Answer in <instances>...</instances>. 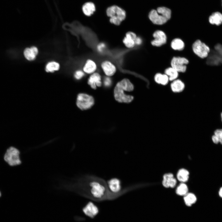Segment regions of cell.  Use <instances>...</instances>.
I'll return each instance as SVG.
<instances>
[{
    "instance_id": "277c9868",
    "label": "cell",
    "mask_w": 222,
    "mask_h": 222,
    "mask_svg": "<svg viewBox=\"0 0 222 222\" xmlns=\"http://www.w3.org/2000/svg\"><path fill=\"white\" fill-rule=\"evenodd\" d=\"M19 154V151L17 149L11 146L7 150L4 158L5 161L10 166L18 165L21 163Z\"/></svg>"
},
{
    "instance_id": "9c48e42d",
    "label": "cell",
    "mask_w": 222,
    "mask_h": 222,
    "mask_svg": "<svg viewBox=\"0 0 222 222\" xmlns=\"http://www.w3.org/2000/svg\"><path fill=\"white\" fill-rule=\"evenodd\" d=\"M206 60L207 64L210 66H217L222 64V56L215 50L209 53Z\"/></svg>"
},
{
    "instance_id": "4fadbf2b",
    "label": "cell",
    "mask_w": 222,
    "mask_h": 222,
    "mask_svg": "<svg viewBox=\"0 0 222 222\" xmlns=\"http://www.w3.org/2000/svg\"><path fill=\"white\" fill-rule=\"evenodd\" d=\"M83 210L85 215L91 218H94L99 212L97 207L91 202L88 203Z\"/></svg>"
},
{
    "instance_id": "7a4b0ae2",
    "label": "cell",
    "mask_w": 222,
    "mask_h": 222,
    "mask_svg": "<svg viewBox=\"0 0 222 222\" xmlns=\"http://www.w3.org/2000/svg\"><path fill=\"white\" fill-rule=\"evenodd\" d=\"M134 86L130 80L124 78L118 82L114 90L115 100L119 102L128 103L133 99V96L126 95L125 92H130L133 90Z\"/></svg>"
},
{
    "instance_id": "cb8c5ba5",
    "label": "cell",
    "mask_w": 222,
    "mask_h": 222,
    "mask_svg": "<svg viewBox=\"0 0 222 222\" xmlns=\"http://www.w3.org/2000/svg\"><path fill=\"white\" fill-rule=\"evenodd\" d=\"M165 74L168 77L170 81H173L177 79L178 76V72L172 67L166 68Z\"/></svg>"
},
{
    "instance_id": "d6a6232c",
    "label": "cell",
    "mask_w": 222,
    "mask_h": 222,
    "mask_svg": "<svg viewBox=\"0 0 222 222\" xmlns=\"http://www.w3.org/2000/svg\"><path fill=\"white\" fill-rule=\"evenodd\" d=\"M215 50L222 56V45L218 43L214 47Z\"/></svg>"
},
{
    "instance_id": "d4e9b609",
    "label": "cell",
    "mask_w": 222,
    "mask_h": 222,
    "mask_svg": "<svg viewBox=\"0 0 222 222\" xmlns=\"http://www.w3.org/2000/svg\"><path fill=\"white\" fill-rule=\"evenodd\" d=\"M188 191L187 185L185 183H181L177 187L175 192L177 195L184 196L188 193Z\"/></svg>"
},
{
    "instance_id": "ab89813d",
    "label": "cell",
    "mask_w": 222,
    "mask_h": 222,
    "mask_svg": "<svg viewBox=\"0 0 222 222\" xmlns=\"http://www.w3.org/2000/svg\"><path fill=\"white\" fill-rule=\"evenodd\" d=\"M1 196V192H0V197Z\"/></svg>"
},
{
    "instance_id": "ac0fdd59",
    "label": "cell",
    "mask_w": 222,
    "mask_h": 222,
    "mask_svg": "<svg viewBox=\"0 0 222 222\" xmlns=\"http://www.w3.org/2000/svg\"><path fill=\"white\" fill-rule=\"evenodd\" d=\"M208 20L211 24L219 26L222 23V14L218 12H214L209 16Z\"/></svg>"
},
{
    "instance_id": "74e56055",
    "label": "cell",
    "mask_w": 222,
    "mask_h": 222,
    "mask_svg": "<svg viewBox=\"0 0 222 222\" xmlns=\"http://www.w3.org/2000/svg\"><path fill=\"white\" fill-rule=\"evenodd\" d=\"M219 194L220 196L222 198V187H221L219 191Z\"/></svg>"
},
{
    "instance_id": "7402d4cb",
    "label": "cell",
    "mask_w": 222,
    "mask_h": 222,
    "mask_svg": "<svg viewBox=\"0 0 222 222\" xmlns=\"http://www.w3.org/2000/svg\"><path fill=\"white\" fill-rule=\"evenodd\" d=\"M154 80L157 83L164 85L167 84L169 80L167 75L161 73H156L154 76Z\"/></svg>"
},
{
    "instance_id": "ffe728a7",
    "label": "cell",
    "mask_w": 222,
    "mask_h": 222,
    "mask_svg": "<svg viewBox=\"0 0 222 222\" xmlns=\"http://www.w3.org/2000/svg\"><path fill=\"white\" fill-rule=\"evenodd\" d=\"M189 172L188 171L184 168L180 169L177 174V178L179 181L181 183H185L188 180Z\"/></svg>"
},
{
    "instance_id": "7c38bea8",
    "label": "cell",
    "mask_w": 222,
    "mask_h": 222,
    "mask_svg": "<svg viewBox=\"0 0 222 222\" xmlns=\"http://www.w3.org/2000/svg\"><path fill=\"white\" fill-rule=\"evenodd\" d=\"M88 83L93 89L101 87L102 84L101 75L97 72L91 74L88 79Z\"/></svg>"
},
{
    "instance_id": "e575fe53",
    "label": "cell",
    "mask_w": 222,
    "mask_h": 222,
    "mask_svg": "<svg viewBox=\"0 0 222 222\" xmlns=\"http://www.w3.org/2000/svg\"><path fill=\"white\" fill-rule=\"evenodd\" d=\"M134 42L135 45H140L142 43V40L141 38L137 37Z\"/></svg>"
},
{
    "instance_id": "484cf974",
    "label": "cell",
    "mask_w": 222,
    "mask_h": 222,
    "mask_svg": "<svg viewBox=\"0 0 222 222\" xmlns=\"http://www.w3.org/2000/svg\"><path fill=\"white\" fill-rule=\"evenodd\" d=\"M174 178V175L171 173H167L164 175L162 182L163 187L166 188L169 187L170 183Z\"/></svg>"
},
{
    "instance_id": "8d00e7d4",
    "label": "cell",
    "mask_w": 222,
    "mask_h": 222,
    "mask_svg": "<svg viewBox=\"0 0 222 222\" xmlns=\"http://www.w3.org/2000/svg\"><path fill=\"white\" fill-rule=\"evenodd\" d=\"M105 47V44L104 43H102L99 44L97 47L99 51H101Z\"/></svg>"
},
{
    "instance_id": "9a60e30c",
    "label": "cell",
    "mask_w": 222,
    "mask_h": 222,
    "mask_svg": "<svg viewBox=\"0 0 222 222\" xmlns=\"http://www.w3.org/2000/svg\"><path fill=\"white\" fill-rule=\"evenodd\" d=\"M82 10L84 15L87 17H90L95 11L96 7L92 2H87L82 5Z\"/></svg>"
},
{
    "instance_id": "f1b7e54d",
    "label": "cell",
    "mask_w": 222,
    "mask_h": 222,
    "mask_svg": "<svg viewBox=\"0 0 222 222\" xmlns=\"http://www.w3.org/2000/svg\"><path fill=\"white\" fill-rule=\"evenodd\" d=\"M123 42L125 46L129 48H133L135 46L134 41L125 37L123 39Z\"/></svg>"
},
{
    "instance_id": "ba28073f",
    "label": "cell",
    "mask_w": 222,
    "mask_h": 222,
    "mask_svg": "<svg viewBox=\"0 0 222 222\" xmlns=\"http://www.w3.org/2000/svg\"><path fill=\"white\" fill-rule=\"evenodd\" d=\"M154 39L151 42L154 46L159 47L165 44L167 41V37L165 33L161 30H157L153 34Z\"/></svg>"
},
{
    "instance_id": "5bb4252c",
    "label": "cell",
    "mask_w": 222,
    "mask_h": 222,
    "mask_svg": "<svg viewBox=\"0 0 222 222\" xmlns=\"http://www.w3.org/2000/svg\"><path fill=\"white\" fill-rule=\"evenodd\" d=\"M109 187L111 191L114 193H119L127 189L128 187L121 189V182L117 179L114 178L108 182Z\"/></svg>"
},
{
    "instance_id": "8fae6325",
    "label": "cell",
    "mask_w": 222,
    "mask_h": 222,
    "mask_svg": "<svg viewBox=\"0 0 222 222\" xmlns=\"http://www.w3.org/2000/svg\"><path fill=\"white\" fill-rule=\"evenodd\" d=\"M101 67L104 73L107 76H112L116 72L115 66L108 60L103 61L101 64Z\"/></svg>"
},
{
    "instance_id": "52a82bcc",
    "label": "cell",
    "mask_w": 222,
    "mask_h": 222,
    "mask_svg": "<svg viewBox=\"0 0 222 222\" xmlns=\"http://www.w3.org/2000/svg\"><path fill=\"white\" fill-rule=\"evenodd\" d=\"M189 63L188 60L185 57H174L171 61L172 68L178 72H184L187 69L186 65Z\"/></svg>"
},
{
    "instance_id": "44dd1931",
    "label": "cell",
    "mask_w": 222,
    "mask_h": 222,
    "mask_svg": "<svg viewBox=\"0 0 222 222\" xmlns=\"http://www.w3.org/2000/svg\"><path fill=\"white\" fill-rule=\"evenodd\" d=\"M171 48L175 50L182 51L185 47L184 42L179 38L173 39L171 42Z\"/></svg>"
},
{
    "instance_id": "8992f818",
    "label": "cell",
    "mask_w": 222,
    "mask_h": 222,
    "mask_svg": "<svg viewBox=\"0 0 222 222\" xmlns=\"http://www.w3.org/2000/svg\"><path fill=\"white\" fill-rule=\"evenodd\" d=\"M192 48L194 52L201 58L207 57L210 52L209 47L199 39L197 40L193 43Z\"/></svg>"
},
{
    "instance_id": "4316f807",
    "label": "cell",
    "mask_w": 222,
    "mask_h": 222,
    "mask_svg": "<svg viewBox=\"0 0 222 222\" xmlns=\"http://www.w3.org/2000/svg\"><path fill=\"white\" fill-rule=\"evenodd\" d=\"M156 10L158 12L163 15L168 20L170 18L171 11L170 9L166 7H158Z\"/></svg>"
},
{
    "instance_id": "30bf717a",
    "label": "cell",
    "mask_w": 222,
    "mask_h": 222,
    "mask_svg": "<svg viewBox=\"0 0 222 222\" xmlns=\"http://www.w3.org/2000/svg\"><path fill=\"white\" fill-rule=\"evenodd\" d=\"M149 17L154 24L156 25H162L168 20L163 15L155 10H153L150 11Z\"/></svg>"
},
{
    "instance_id": "83f0119b",
    "label": "cell",
    "mask_w": 222,
    "mask_h": 222,
    "mask_svg": "<svg viewBox=\"0 0 222 222\" xmlns=\"http://www.w3.org/2000/svg\"><path fill=\"white\" fill-rule=\"evenodd\" d=\"M60 68L59 64L55 62H51L48 63L46 67V70L47 72H53L59 70Z\"/></svg>"
},
{
    "instance_id": "f35d334b",
    "label": "cell",
    "mask_w": 222,
    "mask_h": 222,
    "mask_svg": "<svg viewBox=\"0 0 222 222\" xmlns=\"http://www.w3.org/2000/svg\"><path fill=\"white\" fill-rule=\"evenodd\" d=\"M221 120H222V113L221 114Z\"/></svg>"
},
{
    "instance_id": "f546056e",
    "label": "cell",
    "mask_w": 222,
    "mask_h": 222,
    "mask_svg": "<svg viewBox=\"0 0 222 222\" xmlns=\"http://www.w3.org/2000/svg\"><path fill=\"white\" fill-rule=\"evenodd\" d=\"M215 135L218 139L219 142L222 145V129H217L214 132Z\"/></svg>"
},
{
    "instance_id": "5b68a950",
    "label": "cell",
    "mask_w": 222,
    "mask_h": 222,
    "mask_svg": "<svg viewBox=\"0 0 222 222\" xmlns=\"http://www.w3.org/2000/svg\"><path fill=\"white\" fill-rule=\"evenodd\" d=\"M94 103V99L91 96L84 93H79L77 95L76 104L81 110H85L90 109Z\"/></svg>"
},
{
    "instance_id": "d6986e66",
    "label": "cell",
    "mask_w": 222,
    "mask_h": 222,
    "mask_svg": "<svg viewBox=\"0 0 222 222\" xmlns=\"http://www.w3.org/2000/svg\"><path fill=\"white\" fill-rule=\"evenodd\" d=\"M171 86V90L175 92H180L183 90L185 88L184 83L179 79L173 80Z\"/></svg>"
},
{
    "instance_id": "1f68e13d",
    "label": "cell",
    "mask_w": 222,
    "mask_h": 222,
    "mask_svg": "<svg viewBox=\"0 0 222 222\" xmlns=\"http://www.w3.org/2000/svg\"><path fill=\"white\" fill-rule=\"evenodd\" d=\"M84 75V72L81 70L76 71L74 74L75 77L77 80L82 78Z\"/></svg>"
},
{
    "instance_id": "6da1fadb",
    "label": "cell",
    "mask_w": 222,
    "mask_h": 222,
    "mask_svg": "<svg viewBox=\"0 0 222 222\" xmlns=\"http://www.w3.org/2000/svg\"><path fill=\"white\" fill-rule=\"evenodd\" d=\"M61 187L98 201L114 199L130 191V189L128 188L120 192H113L110 190L108 182L105 180L90 175H83L69 183H64Z\"/></svg>"
},
{
    "instance_id": "2e32d148",
    "label": "cell",
    "mask_w": 222,
    "mask_h": 222,
    "mask_svg": "<svg viewBox=\"0 0 222 222\" xmlns=\"http://www.w3.org/2000/svg\"><path fill=\"white\" fill-rule=\"evenodd\" d=\"M37 48L35 47L27 48L24 51V55L28 60L31 61L34 60L38 53Z\"/></svg>"
},
{
    "instance_id": "3957f363",
    "label": "cell",
    "mask_w": 222,
    "mask_h": 222,
    "mask_svg": "<svg viewBox=\"0 0 222 222\" xmlns=\"http://www.w3.org/2000/svg\"><path fill=\"white\" fill-rule=\"evenodd\" d=\"M106 13L109 18L110 23L117 26L121 25L126 17L125 10L116 5H113L108 7L106 10Z\"/></svg>"
},
{
    "instance_id": "4dcf8cb0",
    "label": "cell",
    "mask_w": 222,
    "mask_h": 222,
    "mask_svg": "<svg viewBox=\"0 0 222 222\" xmlns=\"http://www.w3.org/2000/svg\"><path fill=\"white\" fill-rule=\"evenodd\" d=\"M125 36L126 38L132 39L134 41L136 39L137 36L136 34L134 32L129 31L125 34Z\"/></svg>"
},
{
    "instance_id": "836d02e7",
    "label": "cell",
    "mask_w": 222,
    "mask_h": 222,
    "mask_svg": "<svg viewBox=\"0 0 222 222\" xmlns=\"http://www.w3.org/2000/svg\"><path fill=\"white\" fill-rule=\"evenodd\" d=\"M104 83L106 86H109L112 84L111 79L109 77L106 76L104 79Z\"/></svg>"
},
{
    "instance_id": "e0dca14e",
    "label": "cell",
    "mask_w": 222,
    "mask_h": 222,
    "mask_svg": "<svg viewBox=\"0 0 222 222\" xmlns=\"http://www.w3.org/2000/svg\"><path fill=\"white\" fill-rule=\"evenodd\" d=\"M97 69V65L94 61L92 60H87L83 68L84 72L88 74H92L95 72Z\"/></svg>"
},
{
    "instance_id": "d590c367",
    "label": "cell",
    "mask_w": 222,
    "mask_h": 222,
    "mask_svg": "<svg viewBox=\"0 0 222 222\" xmlns=\"http://www.w3.org/2000/svg\"><path fill=\"white\" fill-rule=\"evenodd\" d=\"M212 140L213 142L215 144H218L219 141L217 137L214 135H213L212 137Z\"/></svg>"
},
{
    "instance_id": "603a6c76",
    "label": "cell",
    "mask_w": 222,
    "mask_h": 222,
    "mask_svg": "<svg viewBox=\"0 0 222 222\" xmlns=\"http://www.w3.org/2000/svg\"><path fill=\"white\" fill-rule=\"evenodd\" d=\"M183 199L186 205L191 206L195 204L197 200L195 195L192 193H188L184 196Z\"/></svg>"
}]
</instances>
